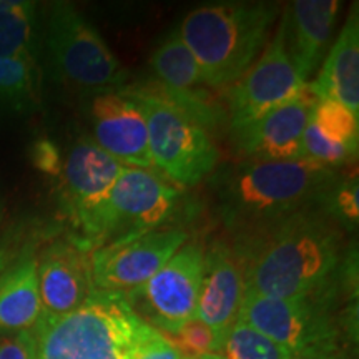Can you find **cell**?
<instances>
[{"label": "cell", "instance_id": "6da1fadb", "mask_svg": "<svg viewBox=\"0 0 359 359\" xmlns=\"http://www.w3.org/2000/svg\"><path fill=\"white\" fill-rule=\"evenodd\" d=\"M339 262V231L318 215L299 212L269 224L241 266L251 293L308 299L326 293Z\"/></svg>", "mask_w": 359, "mask_h": 359}, {"label": "cell", "instance_id": "7a4b0ae2", "mask_svg": "<svg viewBox=\"0 0 359 359\" xmlns=\"http://www.w3.org/2000/svg\"><path fill=\"white\" fill-rule=\"evenodd\" d=\"M276 15L275 4H213L188 13L178 35L195 57L205 83L224 87L253 65Z\"/></svg>", "mask_w": 359, "mask_h": 359}, {"label": "cell", "instance_id": "3957f363", "mask_svg": "<svg viewBox=\"0 0 359 359\" xmlns=\"http://www.w3.org/2000/svg\"><path fill=\"white\" fill-rule=\"evenodd\" d=\"M145 325L123 294L93 291L64 316H40L32 330L35 359H130Z\"/></svg>", "mask_w": 359, "mask_h": 359}, {"label": "cell", "instance_id": "277c9868", "mask_svg": "<svg viewBox=\"0 0 359 359\" xmlns=\"http://www.w3.org/2000/svg\"><path fill=\"white\" fill-rule=\"evenodd\" d=\"M333 168L309 158L255 161L233 175L224 190L230 222L275 224L326 193Z\"/></svg>", "mask_w": 359, "mask_h": 359}, {"label": "cell", "instance_id": "5b68a950", "mask_svg": "<svg viewBox=\"0 0 359 359\" xmlns=\"http://www.w3.org/2000/svg\"><path fill=\"white\" fill-rule=\"evenodd\" d=\"M122 95L140 107L148 128L151 161L165 177L191 187L212 173L218 150L198 120L150 88H123Z\"/></svg>", "mask_w": 359, "mask_h": 359}, {"label": "cell", "instance_id": "8992f818", "mask_svg": "<svg viewBox=\"0 0 359 359\" xmlns=\"http://www.w3.org/2000/svg\"><path fill=\"white\" fill-rule=\"evenodd\" d=\"M48 50L57 74L67 83L87 92H122L127 70L109 45L70 4H53L48 15Z\"/></svg>", "mask_w": 359, "mask_h": 359}, {"label": "cell", "instance_id": "52a82bcc", "mask_svg": "<svg viewBox=\"0 0 359 359\" xmlns=\"http://www.w3.org/2000/svg\"><path fill=\"white\" fill-rule=\"evenodd\" d=\"M177 200V188L151 168L123 167L98 215L92 243L100 248L155 231L172 217Z\"/></svg>", "mask_w": 359, "mask_h": 359}, {"label": "cell", "instance_id": "ba28073f", "mask_svg": "<svg viewBox=\"0 0 359 359\" xmlns=\"http://www.w3.org/2000/svg\"><path fill=\"white\" fill-rule=\"evenodd\" d=\"M238 318L291 354L339 348V330L321 298L276 299L245 290Z\"/></svg>", "mask_w": 359, "mask_h": 359}, {"label": "cell", "instance_id": "9c48e42d", "mask_svg": "<svg viewBox=\"0 0 359 359\" xmlns=\"http://www.w3.org/2000/svg\"><path fill=\"white\" fill-rule=\"evenodd\" d=\"M203 271V250L195 243H185L140 290L125 298L130 304L140 302L148 325L173 334L195 318Z\"/></svg>", "mask_w": 359, "mask_h": 359}, {"label": "cell", "instance_id": "30bf717a", "mask_svg": "<svg viewBox=\"0 0 359 359\" xmlns=\"http://www.w3.org/2000/svg\"><path fill=\"white\" fill-rule=\"evenodd\" d=\"M187 238L182 230H155L100 246L90 257L93 290L135 293L187 243Z\"/></svg>", "mask_w": 359, "mask_h": 359}, {"label": "cell", "instance_id": "8fae6325", "mask_svg": "<svg viewBox=\"0 0 359 359\" xmlns=\"http://www.w3.org/2000/svg\"><path fill=\"white\" fill-rule=\"evenodd\" d=\"M308 82L299 77L285 48V30L280 22L275 37L245 75L235 82L230 95L233 130L303 95Z\"/></svg>", "mask_w": 359, "mask_h": 359}, {"label": "cell", "instance_id": "7c38bea8", "mask_svg": "<svg viewBox=\"0 0 359 359\" xmlns=\"http://www.w3.org/2000/svg\"><path fill=\"white\" fill-rule=\"evenodd\" d=\"M123 167L90 140L77 142L67 155L62 170L65 205L88 238Z\"/></svg>", "mask_w": 359, "mask_h": 359}, {"label": "cell", "instance_id": "4fadbf2b", "mask_svg": "<svg viewBox=\"0 0 359 359\" xmlns=\"http://www.w3.org/2000/svg\"><path fill=\"white\" fill-rule=\"evenodd\" d=\"M320 100L311 83H308L302 97L236 128L238 147L246 156L257 161L304 158L303 133L311 120L314 105Z\"/></svg>", "mask_w": 359, "mask_h": 359}, {"label": "cell", "instance_id": "5bb4252c", "mask_svg": "<svg viewBox=\"0 0 359 359\" xmlns=\"http://www.w3.org/2000/svg\"><path fill=\"white\" fill-rule=\"evenodd\" d=\"M95 143L125 167L151 168L148 128L140 107L120 92L100 93L90 107Z\"/></svg>", "mask_w": 359, "mask_h": 359}, {"label": "cell", "instance_id": "9a60e30c", "mask_svg": "<svg viewBox=\"0 0 359 359\" xmlns=\"http://www.w3.org/2000/svg\"><path fill=\"white\" fill-rule=\"evenodd\" d=\"M42 313L64 316L79 309L93 293L90 258L80 246L57 243L37 259Z\"/></svg>", "mask_w": 359, "mask_h": 359}, {"label": "cell", "instance_id": "2e32d148", "mask_svg": "<svg viewBox=\"0 0 359 359\" xmlns=\"http://www.w3.org/2000/svg\"><path fill=\"white\" fill-rule=\"evenodd\" d=\"M245 290L243 266L230 251L213 248L208 257L205 255V271L195 318L213 331L219 348L238 320Z\"/></svg>", "mask_w": 359, "mask_h": 359}, {"label": "cell", "instance_id": "e0dca14e", "mask_svg": "<svg viewBox=\"0 0 359 359\" xmlns=\"http://www.w3.org/2000/svg\"><path fill=\"white\" fill-rule=\"evenodd\" d=\"M339 6L338 0H296L280 20L285 30V48L304 82L325 55Z\"/></svg>", "mask_w": 359, "mask_h": 359}, {"label": "cell", "instance_id": "ac0fdd59", "mask_svg": "<svg viewBox=\"0 0 359 359\" xmlns=\"http://www.w3.org/2000/svg\"><path fill=\"white\" fill-rule=\"evenodd\" d=\"M311 87L320 98H331L359 114V19L358 6L349 11L338 40Z\"/></svg>", "mask_w": 359, "mask_h": 359}, {"label": "cell", "instance_id": "d6986e66", "mask_svg": "<svg viewBox=\"0 0 359 359\" xmlns=\"http://www.w3.org/2000/svg\"><path fill=\"white\" fill-rule=\"evenodd\" d=\"M42 316L37 259L25 255L0 276V333L30 331Z\"/></svg>", "mask_w": 359, "mask_h": 359}, {"label": "cell", "instance_id": "ffe728a7", "mask_svg": "<svg viewBox=\"0 0 359 359\" xmlns=\"http://www.w3.org/2000/svg\"><path fill=\"white\" fill-rule=\"evenodd\" d=\"M35 4L0 0V58L35 62Z\"/></svg>", "mask_w": 359, "mask_h": 359}, {"label": "cell", "instance_id": "44dd1931", "mask_svg": "<svg viewBox=\"0 0 359 359\" xmlns=\"http://www.w3.org/2000/svg\"><path fill=\"white\" fill-rule=\"evenodd\" d=\"M219 356L223 359H290L288 349L271 341L238 318L224 336Z\"/></svg>", "mask_w": 359, "mask_h": 359}, {"label": "cell", "instance_id": "7402d4cb", "mask_svg": "<svg viewBox=\"0 0 359 359\" xmlns=\"http://www.w3.org/2000/svg\"><path fill=\"white\" fill-rule=\"evenodd\" d=\"M0 100L15 110L32 109L37 102V64L0 58Z\"/></svg>", "mask_w": 359, "mask_h": 359}, {"label": "cell", "instance_id": "603a6c76", "mask_svg": "<svg viewBox=\"0 0 359 359\" xmlns=\"http://www.w3.org/2000/svg\"><path fill=\"white\" fill-rule=\"evenodd\" d=\"M311 120L327 138L358 151V115H354L343 103L331 98H321L314 105Z\"/></svg>", "mask_w": 359, "mask_h": 359}, {"label": "cell", "instance_id": "cb8c5ba5", "mask_svg": "<svg viewBox=\"0 0 359 359\" xmlns=\"http://www.w3.org/2000/svg\"><path fill=\"white\" fill-rule=\"evenodd\" d=\"M167 336V334H165ZM170 343L185 358H198L205 354H218L219 344L217 336L203 321L191 318L173 334L167 336Z\"/></svg>", "mask_w": 359, "mask_h": 359}, {"label": "cell", "instance_id": "d4e9b609", "mask_svg": "<svg viewBox=\"0 0 359 359\" xmlns=\"http://www.w3.org/2000/svg\"><path fill=\"white\" fill-rule=\"evenodd\" d=\"M303 156L327 167H336L353 160L356 156V150L327 138L313 120H309L303 133Z\"/></svg>", "mask_w": 359, "mask_h": 359}, {"label": "cell", "instance_id": "484cf974", "mask_svg": "<svg viewBox=\"0 0 359 359\" xmlns=\"http://www.w3.org/2000/svg\"><path fill=\"white\" fill-rule=\"evenodd\" d=\"M130 359H182V354L167 336L145 321Z\"/></svg>", "mask_w": 359, "mask_h": 359}, {"label": "cell", "instance_id": "4316f807", "mask_svg": "<svg viewBox=\"0 0 359 359\" xmlns=\"http://www.w3.org/2000/svg\"><path fill=\"white\" fill-rule=\"evenodd\" d=\"M30 158H32L34 167L45 175L50 177H58L62 175L64 170V161H62V155L58 147L52 140L42 138L37 140L32 145L30 150Z\"/></svg>", "mask_w": 359, "mask_h": 359}, {"label": "cell", "instance_id": "83f0119b", "mask_svg": "<svg viewBox=\"0 0 359 359\" xmlns=\"http://www.w3.org/2000/svg\"><path fill=\"white\" fill-rule=\"evenodd\" d=\"M0 359H35L32 331L0 336Z\"/></svg>", "mask_w": 359, "mask_h": 359}, {"label": "cell", "instance_id": "f1b7e54d", "mask_svg": "<svg viewBox=\"0 0 359 359\" xmlns=\"http://www.w3.org/2000/svg\"><path fill=\"white\" fill-rule=\"evenodd\" d=\"M336 208L339 210L341 217L349 219L351 223H358L359 219V188L358 180L344 183L336 193Z\"/></svg>", "mask_w": 359, "mask_h": 359}, {"label": "cell", "instance_id": "f546056e", "mask_svg": "<svg viewBox=\"0 0 359 359\" xmlns=\"http://www.w3.org/2000/svg\"><path fill=\"white\" fill-rule=\"evenodd\" d=\"M290 359H346L339 348L334 349H314V351L296 353Z\"/></svg>", "mask_w": 359, "mask_h": 359}, {"label": "cell", "instance_id": "4dcf8cb0", "mask_svg": "<svg viewBox=\"0 0 359 359\" xmlns=\"http://www.w3.org/2000/svg\"><path fill=\"white\" fill-rule=\"evenodd\" d=\"M8 266V253L7 250L0 248V276H2V273L6 271Z\"/></svg>", "mask_w": 359, "mask_h": 359}, {"label": "cell", "instance_id": "1f68e13d", "mask_svg": "<svg viewBox=\"0 0 359 359\" xmlns=\"http://www.w3.org/2000/svg\"><path fill=\"white\" fill-rule=\"evenodd\" d=\"M182 359H223L219 354H205V356H198V358H182Z\"/></svg>", "mask_w": 359, "mask_h": 359}, {"label": "cell", "instance_id": "d6a6232c", "mask_svg": "<svg viewBox=\"0 0 359 359\" xmlns=\"http://www.w3.org/2000/svg\"><path fill=\"white\" fill-rule=\"evenodd\" d=\"M2 218H4V201H2V196H0V223H2Z\"/></svg>", "mask_w": 359, "mask_h": 359}]
</instances>
